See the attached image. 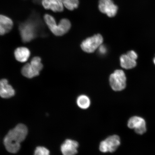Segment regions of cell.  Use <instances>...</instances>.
Returning a JSON list of instances; mask_svg holds the SVG:
<instances>
[{
	"instance_id": "13",
	"label": "cell",
	"mask_w": 155,
	"mask_h": 155,
	"mask_svg": "<svg viewBox=\"0 0 155 155\" xmlns=\"http://www.w3.org/2000/svg\"><path fill=\"white\" fill-rule=\"evenodd\" d=\"M30 55V52L25 47L17 48L15 51V56L17 61L21 63L26 62Z\"/></svg>"
},
{
	"instance_id": "10",
	"label": "cell",
	"mask_w": 155,
	"mask_h": 155,
	"mask_svg": "<svg viewBox=\"0 0 155 155\" xmlns=\"http://www.w3.org/2000/svg\"><path fill=\"white\" fill-rule=\"evenodd\" d=\"M15 91L11 85L9 84L6 79L0 80V96L4 98H9L14 96Z\"/></svg>"
},
{
	"instance_id": "1",
	"label": "cell",
	"mask_w": 155,
	"mask_h": 155,
	"mask_svg": "<svg viewBox=\"0 0 155 155\" xmlns=\"http://www.w3.org/2000/svg\"><path fill=\"white\" fill-rule=\"evenodd\" d=\"M28 133L26 126L21 124L10 130L4 139V144L7 150L12 153L18 152L20 148V143L25 140Z\"/></svg>"
},
{
	"instance_id": "15",
	"label": "cell",
	"mask_w": 155,
	"mask_h": 155,
	"mask_svg": "<svg viewBox=\"0 0 155 155\" xmlns=\"http://www.w3.org/2000/svg\"><path fill=\"white\" fill-rule=\"evenodd\" d=\"M21 73L24 77L28 78H32L40 74V73L36 72L33 69L30 63H27L23 67Z\"/></svg>"
},
{
	"instance_id": "6",
	"label": "cell",
	"mask_w": 155,
	"mask_h": 155,
	"mask_svg": "<svg viewBox=\"0 0 155 155\" xmlns=\"http://www.w3.org/2000/svg\"><path fill=\"white\" fill-rule=\"evenodd\" d=\"M120 144V139L117 135L111 136L101 142L99 149L103 153H113Z\"/></svg>"
},
{
	"instance_id": "18",
	"label": "cell",
	"mask_w": 155,
	"mask_h": 155,
	"mask_svg": "<svg viewBox=\"0 0 155 155\" xmlns=\"http://www.w3.org/2000/svg\"><path fill=\"white\" fill-rule=\"evenodd\" d=\"M64 7L70 11L76 9L79 4V0H61Z\"/></svg>"
},
{
	"instance_id": "2",
	"label": "cell",
	"mask_w": 155,
	"mask_h": 155,
	"mask_svg": "<svg viewBox=\"0 0 155 155\" xmlns=\"http://www.w3.org/2000/svg\"><path fill=\"white\" fill-rule=\"evenodd\" d=\"M44 19L50 30L57 36L63 35L68 32L71 28L70 21L66 18L61 19L58 25L54 17L49 14L45 15Z\"/></svg>"
},
{
	"instance_id": "17",
	"label": "cell",
	"mask_w": 155,
	"mask_h": 155,
	"mask_svg": "<svg viewBox=\"0 0 155 155\" xmlns=\"http://www.w3.org/2000/svg\"><path fill=\"white\" fill-rule=\"evenodd\" d=\"M30 64L33 69L39 73L43 69V65L41 63V59L40 57H36L33 58Z\"/></svg>"
},
{
	"instance_id": "8",
	"label": "cell",
	"mask_w": 155,
	"mask_h": 155,
	"mask_svg": "<svg viewBox=\"0 0 155 155\" xmlns=\"http://www.w3.org/2000/svg\"><path fill=\"white\" fill-rule=\"evenodd\" d=\"M127 126L129 128L134 129L138 134H144L147 131L146 122L143 118L139 116L131 117L128 121Z\"/></svg>"
},
{
	"instance_id": "9",
	"label": "cell",
	"mask_w": 155,
	"mask_h": 155,
	"mask_svg": "<svg viewBox=\"0 0 155 155\" xmlns=\"http://www.w3.org/2000/svg\"><path fill=\"white\" fill-rule=\"evenodd\" d=\"M78 143L77 141L67 139L61 145L62 153L63 155H75L78 153Z\"/></svg>"
},
{
	"instance_id": "22",
	"label": "cell",
	"mask_w": 155,
	"mask_h": 155,
	"mask_svg": "<svg viewBox=\"0 0 155 155\" xmlns=\"http://www.w3.org/2000/svg\"><path fill=\"white\" fill-rule=\"evenodd\" d=\"M153 62L154 63V64L155 65V57H154L153 59Z\"/></svg>"
},
{
	"instance_id": "21",
	"label": "cell",
	"mask_w": 155,
	"mask_h": 155,
	"mask_svg": "<svg viewBox=\"0 0 155 155\" xmlns=\"http://www.w3.org/2000/svg\"><path fill=\"white\" fill-rule=\"evenodd\" d=\"M99 52L101 55H105L107 52L106 47L104 45H101L98 48Z\"/></svg>"
},
{
	"instance_id": "19",
	"label": "cell",
	"mask_w": 155,
	"mask_h": 155,
	"mask_svg": "<svg viewBox=\"0 0 155 155\" xmlns=\"http://www.w3.org/2000/svg\"><path fill=\"white\" fill-rule=\"evenodd\" d=\"M34 155H50V152L45 147H38L35 150Z\"/></svg>"
},
{
	"instance_id": "7",
	"label": "cell",
	"mask_w": 155,
	"mask_h": 155,
	"mask_svg": "<svg viewBox=\"0 0 155 155\" xmlns=\"http://www.w3.org/2000/svg\"><path fill=\"white\" fill-rule=\"evenodd\" d=\"M98 8L101 12L110 17H115L118 10L117 5L112 0H99Z\"/></svg>"
},
{
	"instance_id": "20",
	"label": "cell",
	"mask_w": 155,
	"mask_h": 155,
	"mask_svg": "<svg viewBox=\"0 0 155 155\" xmlns=\"http://www.w3.org/2000/svg\"><path fill=\"white\" fill-rule=\"evenodd\" d=\"M127 55L129 56L132 59L136 60V61L138 57V56H137V53L133 50H131V51L128 52Z\"/></svg>"
},
{
	"instance_id": "14",
	"label": "cell",
	"mask_w": 155,
	"mask_h": 155,
	"mask_svg": "<svg viewBox=\"0 0 155 155\" xmlns=\"http://www.w3.org/2000/svg\"><path fill=\"white\" fill-rule=\"evenodd\" d=\"M121 67L124 69H130L133 68L137 65L136 60L132 59L127 54L122 55L120 58Z\"/></svg>"
},
{
	"instance_id": "16",
	"label": "cell",
	"mask_w": 155,
	"mask_h": 155,
	"mask_svg": "<svg viewBox=\"0 0 155 155\" xmlns=\"http://www.w3.org/2000/svg\"><path fill=\"white\" fill-rule=\"evenodd\" d=\"M77 102L78 106L83 109H86L90 107L91 101L88 97L85 95H82L77 98Z\"/></svg>"
},
{
	"instance_id": "3",
	"label": "cell",
	"mask_w": 155,
	"mask_h": 155,
	"mask_svg": "<svg viewBox=\"0 0 155 155\" xmlns=\"http://www.w3.org/2000/svg\"><path fill=\"white\" fill-rule=\"evenodd\" d=\"M109 82L113 90L120 91L124 90L127 85V78L124 72L122 70H116L110 75Z\"/></svg>"
},
{
	"instance_id": "5",
	"label": "cell",
	"mask_w": 155,
	"mask_h": 155,
	"mask_svg": "<svg viewBox=\"0 0 155 155\" xmlns=\"http://www.w3.org/2000/svg\"><path fill=\"white\" fill-rule=\"evenodd\" d=\"M103 40L101 35H95L83 41L81 44V48L86 53H94L102 44Z\"/></svg>"
},
{
	"instance_id": "12",
	"label": "cell",
	"mask_w": 155,
	"mask_h": 155,
	"mask_svg": "<svg viewBox=\"0 0 155 155\" xmlns=\"http://www.w3.org/2000/svg\"><path fill=\"white\" fill-rule=\"evenodd\" d=\"M13 25V21L10 18L0 15V35H3L10 31Z\"/></svg>"
},
{
	"instance_id": "11",
	"label": "cell",
	"mask_w": 155,
	"mask_h": 155,
	"mask_svg": "<svg viewBox=\"0 0 155 155\" xmlns=\"http://www.w3.org/2000/svg\"><path fill=\"white\" fill-rule=\"evenodd\" d=\"M42 4L44 8L51 10L54 12H61L64 10L61 0H42Z\"/></svg>"
},
{
	"instance_id": "4",
	"label": "cell",
	"mask_w": 155,
	"mask_h": 155,
	"mask_svg": "<svg viewBox=\"0 0 155 155\" xmlns=\"http://www.w3.org/2000/svg\"><path fill=\"white\" fill-rule=\"evenodd\" d=\"M22 41L27 43L35 38L38 35V30L35 25L28 21L21 24L19 28Z\"/></svg>"
}]
</instances>
